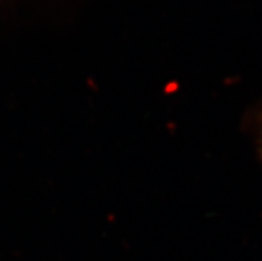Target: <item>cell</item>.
<instances>
[{
  "label": "cell",
  "mask_w": 262,
  "mask_h": 261,
  "mask_svg": "<svg viewBox=\"0 0 262 261\" xmlns=\"http://www.w3.org/2000/svg\"><path fill=\"white\" fill-rule=\"evenodd\" d=\"M259 146H261V152H262V116L259 120Z\"/></svg>",
  "instance_id": "cell-1"
}]
</instances>
